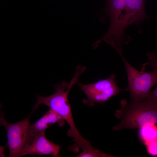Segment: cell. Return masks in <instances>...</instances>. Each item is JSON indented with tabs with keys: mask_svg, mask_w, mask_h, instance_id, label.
I'll list each match as a JSON object with an SVG mask.
<instances>
[{
	"mask_svg": "<svg viewBox=\"0 0 157 157\" xmlns=\"http://www.w3.org/2000/svg\"><path fill=\"white\" fill-rule=\"evenodd\" d=\"M116 75L113 74L109 78L88 84L77 83L87 96L83 103L90 107L95 103L104 104L113 97L117 95L124 89L119 88L115 81Z\"/></svg>",
	"mask_w": 157,
	"mask_h": 157,
	"instance_id": "277c9868",
	"label": "cell"
},
{
	"mask_svg": "<svg viewBox=\"0 0 157 157\" xmlns=\"http://www.w3.org/2000/svg\"><path fill=\"white\" fill-rule=\"evenodd\" d=\"M1 105H0V125H3V124L6 121L4 117L2 114H1Z\"/></svg>",
	"mask_w": 157,
	"mask_h": 157,
	"instance_id": "4fadbf2b",
	"label": "cell"
},
{
	"mask_svg": "<svg viewBox=\"0 0 157 157\" xmlns=\"http://www.w3.org/2000/svg\"><path fill=\"white\" fill-rule=\"evenodd\" d=\"M7 146V144L3 146H0V157H3L6 156L4 154V151L6 147Z\"/></svg>",
	"mask_w": 157,
	"mask_h": 157,
	"instance_id": "7c38bea8",
	"label": "cell"
},
{
	"mask_svg": "<svg viewBox=\"0 0 157 157\" xmlns=\"http://www.w3.org/2000/svg\"><path fill=\"white\" fill-rule=\"evenodd\" d=\"M61 147L50 141L45 137L44 131L38 133L22 151L20 157L28 154L34 156L51 155L59 157Z\"/></svg>",
	"mask_w": 157,
	"mask_h": 157,
	"instance_id": "8992f818",
	"label": "cell"
},
{
	"mask_svg": "<svg viewBox=\"0 0 157 157\" xmlns=\"http://www.w3.org/2000/svg\"><path fill=\"white\" fill-rule=\"evenodd\" d=\"M145 1L126 0L121 20V28L123 32L129 25L135 24L139 26L144 20L149 17L145 10Z\"/></svg>",
	"mask_w": 157,
	"mask_h": 157,
	"instance_id": "52a82bcc",
	"label": "cell"
},
{
	"mask_svg": "<svg viewBox=\"0 0 157 157\" xmlns=\"http://www.w3.org/2000/svg\"><path fill=\"white\" fill-rule=\"evenodd\" d=\"M157 88L150 91L148 94L146 99L154 102H157Z\"/></svg>",
	"mask_w": 157,
	"mask_h": 157,
	"instance_id": "8fae6325",
	"label": "cell"
},
{
	"mask_svg": "<svg viewBox=\"0 0 157 157\" xmlns=\"http://www.w3.org/2000/svg\"><path fill=\"white\" fill-rule=\"evenodd\" d=\"M118 53L124 64L127 73L128 85L124 90L128 91L131 101L144 100L151 88L157 82V64L151 65V72L144 71V65L141 71L130 65L124 57L122 52Z\"/></svg>",
	"mask_w": 157,
	"mask_h": 157,
	"instance_id": "3957f363",
	"label": "cell"
},
{
	"mask_svg": "<svg viewBox=\"0 0 157 157\" xmlns=\"http://www.w3.org/2000/svg\"><path fill=\"white\" fill-rule=\"evenodd\" d=\"M65 121L61 116L50 109L38 120L32 125L30 124L29 131L31 136L34 137L38 133L44 131L53 124L57 123L60 126H63Z\"/></svg>",
	"mask_w": 157,
	"mask_h": 157,
	"instance_id": "9c48e42d",
	"label": "cell"
},
{
	"mask_svg": "<svg viewBox=\"0 0 157 157\" xmlns=\"http://www.w3.org/2000/svg\"><path fill=\"white\" fill-rule=\"evenodd\" d=\"M82 152L76 155V157H116L107 154L103 152L100 150L95 149L93 147L92 148H81Z\"/></svg>",
	"mask_w": 157,
	"mask_h": 157,
	"instance_id": "30bf717a",
	"label": "cell"
},
{
	"mask_svg": "<svg viewBox=\"0 0 157 157\" xmlns=\"http://www.w3.org/2000/svg\"><path fill=\"white\" fill-rule=\"evenodd\" d=\"M80 76L78 73L75 75L69 83L63 81L60 84L53 85L56 92L47 97H43L37 95L36 103L33 107L35 110L41 104H44L50 108L61 116L69 125L70 128L67 135L73 138L74 144L68 147L69 151L78 153L80 148H90L93 147L90 142L84 139L80 134L73 120L71 109L69 102L68 96L71 89L75 84L77 83Z\"/></svg>",
	"mask_w": 157,
	"mask_h": 157,
	"instance_id": "6da1fadb",
	"label": "cell"
},
{
	"mask_svg": "<svg viewBox=\"0 0 157 157\" xmlns=\"http://www.w3.org/2000/svg\"><path fill=\"white\" fill-rule=\"evenodd\" d=\"M34 111L33 110L29 116L22 121L12 124L6 121L3 124L7 133L9 157H20L22 150L34 138L31 135L29 128L30 120Z\"/></svg>",
	"mask_w": 157,
	"mask_h": 157,
	"instance_id": "5b68a950",
	"label": "cell"
},
{
	"mask_svg": "<svg viewBox=\"0 0 157 157\" xmlns=\"http://www.w3.org/2000/svg\"><path fill=\"white\" fill-rule=\"evenodd\" d=\"M126 0H107L103 9L105 15H108L110 25L106 37L112 39L118 34L121 17L124 10Z\"/></svg>",
	"mask_w": 157,
	"mask_h": 157,
	"instance_id": "ba28073f",
	"label": "cell"
},
{
	"mask_svg": "<svg viewBox=\"0 0 157 157\" xmlns=\"http://www.w3.org/2000/svg\"><path fill=\"white\" fill-rule=\"evenodd\" d=\"M121 104V108L115 113L120 122L113 127V130L139 129L157 123V102L145 99L127 104L126 101L123 100Z\"/></svg>",
	"mask_w": 157,
	"mask_h": 157,
	"instance_id": "7a4b0ae2",
	"label": "cell"
}]
</instances>
